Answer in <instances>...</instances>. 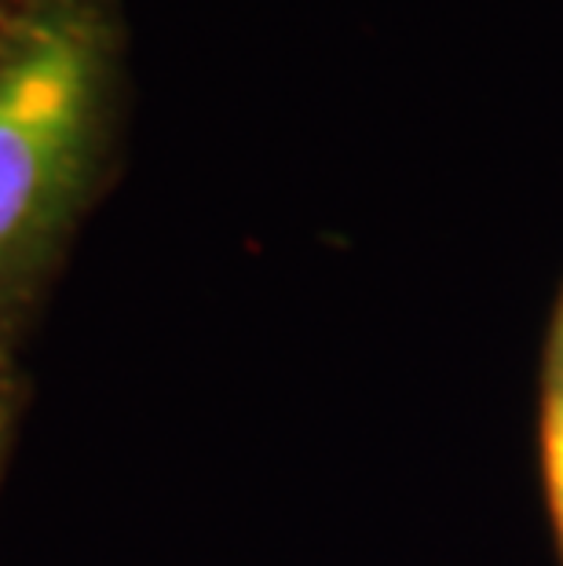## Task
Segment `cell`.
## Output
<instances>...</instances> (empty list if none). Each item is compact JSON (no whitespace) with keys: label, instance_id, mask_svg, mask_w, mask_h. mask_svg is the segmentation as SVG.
Wrapping results in <instances>:
<instances>
[{"label":"cell","instance_id":"obj_1","mask_svg":"<svg viewBox=\"0 0 563 566\" xmlns=\"http://www.w3.org/2000/svg\"><path fill=\"white\" fill-rule=\"evenodd\" d=\"M111 33L92 0H33L0 30V293L55 242L85 184Z\"/></svg>","mask_w":563,"mask_h":566},{"label":"cell","instance_id":"obj_2","mask_svg":"<svg viewBox=\"0 0 563 566\" xmlns=\"http://www.w3.org/2000/svg\"><path fill=\"white\" fill-rule=\"evenodd\" d=\"M542 446H545L549 501H553V515H556L560 541H563V304H560V322H556V336H553V355H549Z\"/></svg>","mask_w":563,"mask_h":566}]
</instances>
